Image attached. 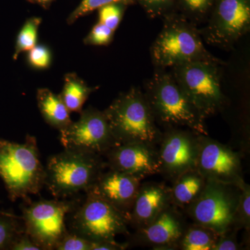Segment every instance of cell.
I'll list each match as a JSON object with an SVG mask.
<instances>
[{
    "label": "cell",
    "instance_id": "cell-24",
    "mask_svg": "<svg viewBox=\"0 0 250 250\" xmlns=\"http://www.w3.org/2000/svg\"><path fill=\"white\" fill-rule=\"evenodd\" d=\"M42 22V18L33 17L25 21L17 36L14 54V60L22 52H28L36 45L38 31Z\"/></svg>",
    "mask_w": 250,
    "mask_h": 250
},
{
    "label": "cell",
    "instance_id": "cell-16",
    "mask_svg": "<svg viewBox=\"0 0 250 250\" xmlns=\"http://www.w3.org/2000/svg\"><path fill=\"white\" fill-rule=\"evenodd\" d=\"M107 169L85 193L92 194L107 202L124 215L128 223L142 180L131 174Z\"/></svg>",
    "mask_w": 250,
    "mask_h": 250
},
{
    "label": "cell",
    "instance_id": "cell-32",
    "mask_svg": "<svg viewBox=\"0 0 250 250\" xmlns=\"http://www.w3.org/2000/svg\"><path fill=\"white\" fill-rule=\"evenodd\" d=\"M236 233V230H231L218 235L212 250H243V245L238 241Z\"/></svg>",
    "mask_w": 250,
    "mask_h": 250
},
{
    "label": "cell",
    "instance_id": "cell-26",
    "mask_svg": "<svg viewBox=\"0 0 250 250\" xmlns=\"http://www.w3.org/2000/svg\"><path fill=\"white\" fill-rule=\"evenodd\" d=\"M150 19L164 18L176 12L177 0H134Z\"/></svg>",
    "mask_w": 250,
    "mask_h": 250
},
{
    "label": "cell",
    "instance_id": "cell-11",
    "mask_svg": "<svg viewBox=\"0 0 250 250\" xmlns=\"http://www.w3.org/2000/svg\"><path fill=\"white\" fill-rule=\"evenodd\" d=\"M202 135L188 128L163 130L157 146L159 174L172 184L184 172L196 169Z\"/></svg>",
    "mask_w": 250,
    "mask_h": 250
},
{
    "label": "cell",
    "instance_id": "cell-25",
    "mask_svg": "<svg viewBox=\"0 0 250 250\" xmlns=\"http://www.w3.org/2000/svg\"><path fill=\"white\" fill-rule=\"evenodd\" d=\"M241 194L235 217L234 229H245L250 232V187L243 181L240 184Z\"/></svg>",
    "mask_w": 250,
    "mask_h": 250
},
{
    "label": "cell",
    "instance_id": "cell-13",
    "mask_svg": "<svg viewBox=\"0 0 250 250\" xmlns=\"http://www.w3.org/2000/svg\"><path fill=\"white\" fill-rule=\"evenodd\" d=\"M188 223L182 210L171 204L147 226L126 236L128 247L157 250H177Z\"/></svg>",
    "mask_w": 250,
    "mask_h": 250
},
{
    "label": "cell",
    "instance_id": "cell-28",
    "mask_svg": "<svg viewBox=\"0 0 250 250\" xmlns=\"http://www.w3.org/2000/svg\"><path fill=\"white\" fill-rule=\"evenodd\" d=\"M123 3L128 6L134 5V0H82L80 4L67 18V24H72L82 16H86L95 10H98L105 5L111 3Z\"/></svg>",
    "mask_w": 250,
    "mask_h": 250
},
{
    "label": "cell",
    "instance_id": "cell-12",
    "mask_svg": "<svg viewBox=\"0 0 250 250\" xmlns=\"http://www.w3.org/2000/svg\"><path fill=\"white\" fill-rule=\"evenodd\" d=\"M78 121L60 131L59 141L64 149H75L104 156L120 145L112 133L104 111L88 106L80 113Z\"/></svg>",
    "mask_w": 250,
    "mask_h": 250
},
{
    "label": "cell",
    "instance_id": "cell-17",
    "mask_svg": "<svg viewBox=\"0 0 250 250\" xmlns=\"http://www.w3.org/2000/svg\"><path fill=\"white\" fill-rule=\"evenodd\" d=\"M170 205V187L163 182L141 183L130 212L128 225L134 230L144 228Z\"/></svg>",
    "mask_w": 250,
    "mask_h": 250
},
{
    "label": "cell",
    "instance_id": "cell-15",
    "mask_svg": "<svg viewBox=\"0 0 250 250\" xmlns=\"http://www.w3.org/2000/svg\"><path fill=\"white\" fill-rule=\"evenodd\" d=\"M103 156L107 168L131 174L141 180L159 173L156 146L146 143L120 144Z\"/></svg>",
    "mask_w": 250,
    "mask_h": 250
},
{
    "label": "cell",
    "instance_id": "cell-34",
    "mask_svg": "<svg viewBox=\"0 0 250 250\" xmlns=\"http://www.w3.org/2000/svg\"><path fill=\"white\" fill-rule=\"evenodd\" d=\"M29 2L33 4H39L43 7L44 9H48L54 0H27Z\"/></svg>",
    "mask_w": 250,
    "mask_h": 250
},
{
    "label": "cell",
    "instance_id": "cell-10",
    "mask_svg": "<svg viewBox=\"0 0 250 250\" xmlns=\"http://www.w3.org/2000/svg\"><path fill=\"white\" fill-rule=\"evenodd\" d=\"M250 30V0H215L205 27L204 42L224 50L233 49Z\"/></svg>",
    "mask_w": 250,
    "mask_h": 250
},
{
    "label": "cell",
    "instance_id": "cell-19",
    "mask_svg": "<svg viewBox=\"0 0 250 250\" xmlns=\"http://www.w3.org/2000/svg\"><path fill=\"white\" fill-rule=\"evenodd\" d=\"M38 106L46 123L58 130L63 131L72 123L70 112L62 102L60 95L48 88H39L36 94Z\"/></svg>",
    "mask_w": 250,
    "mask_h": 250
},
{
    "label": "cell",
    "instance_id": "cell-6",
    "mask_svg": "<svg viewBox=\"0 0 250 250\" xmlns=\"http://www.w3.org/2000/svg\"><path fill=\"white\" fill-rule=\"evenodd\" d=\"M222 65L217 62H188L170 72L197 111L205 119L223 111L228 100L222 89Z\"/></svg>",
    "mask_w": 250,
    "mask_h": 250
},
{
    "label": "cell",
    "instance_id": "cell-31",
    "mask_svg": "<svg viewBox=\"0 0 250 250\" xmlns=\"http://www.w3.org/2000/svg\"><path fill=\"white\" fill-rule=\"evenodd\" d=\"M94 243L95 242L77 236L68 230L56 247L55 250H93Z\"/></svg>",
    "mask_w": 250,
    "mask_h": 250
},
{
    "label": "cell",
    "instance_id": "cell-30",
    "mask_svg": "<svg viewBox=\"0 0 250 250\" xmlns=\"http://www.w3.org/2000/svg\"><path fill=\"white\" fill-rule=\"evenodd\" d=\"M27 59L28 63L32 68L45 70L50 66L52 54L47 46L36 45L28 51Z\"/></svg>",
    "mask_w": 250,
    "mask_h": 250
},
{
    "label": "cell",
    "instance_id": "cell-22",
    "mask_svg": "<svg viewBox=\"0 0 250 250\" xmlns=\"http://www.w3.org/2000/svg\"><path fill=\"white\" fill-rule=\"evenodd\" d=\"M215 0H177L176 12L198 27L205 24Z\"/></svg>",
    "mask_w": 250,
    "mask_h": 250
},
{
    "label": "cell",
    "instance_id": "cell-9",
    "mask_svg": "<svg viewBox=\"0 0 250 250\" xmlns=\"http://www.w3.org/2000/svg\"><path fill=\"white\" fill-rule=\"evenodd\" d=\"M240 184L207 180L200 196L184 213L192 223L210 229L217 234L235 230V217L241 194Z\"/></svg>",
    "mask_w": 250,
    "mask_h": 250
},
{
    "label": "cell",
    "instance_id": "cell-29",
    "mask_svg": "<svg viewBox=\"0 0 250 250\" xmlns=\"http://www.w3.org/2000/svg\"><path fill=\"white\" fill-rule=\"evenodd\" d=\"M114 34V31L103 23L98 22L92 28L83 42L86 45L107 46L113 41Z\"/></svg>",
    "mask_w": 250,
    "mask_h": 250
},
{
    "label": "cell",
    "instance_id": "cell-8",
    "mask_svg": "<svg viewBox=\"0 0 250 250\" xmlns=\"http://www.w3.org/2000/svg\"><path fill=\"white\" fill-rule=\"evenodd\" d=\"M66 221L70 232L93 242L114 241L118 235L126 237L130 233L124 215L90 193H85Z\"/></svg>",
    "mask_w": 250,
    "mask_h": 250
},
{
    "label": "cell",
    "instance_id": "cell-20",
    "mask_svg": "<svg viewBox=\"0 0 250 250\" xmlns=\"http://www.w3.org/2000/svg\"><path fill=\"white\" fill-rule=\"evenodd\" d=\"M99 87H90L76 73H67L64 76V85L59 94L62 102L70 112L80 113L90 94Z\"/></svg>",
    "mask_w": 250,
    "mask_h": 250
},
{
    "label": "cell",
    "instance_id": "cell-14",
    "mask_svg": "<svg viewBox=\"0 0 250 250\" xmlns=\"http://www.w3.org/2000/svg\"><path fill=\"white\" fill-rule=\"evenodd\" d=\"M241 158L226 145L202 135L196 169L207 180L239 185L244 181Z\"/></svg>",
    "mask_w": 250,
    "mask_h": 250
},
{
    "label": "cell",
    "instance_id": "cell-4",
    "mask_svg": "<svg viewBox=\"0 0 250 250\" xmlns=\"http://www.w3.org/2000/svg\"><path fill=\"white\" fill-rule=\"evenodd\" d=\"M103 111L119 144L146 143L157 147L160 143L163 131L139 87L120 94Z\"/></svg>",
    "mask_w": 250,
    "mask_h": 250
},
{
    "label": "cell",
    "instance_id": "cell-2",
    "mask_svg": "<svg viewBox=\"0 0 250 250\" xmlns=\"http://www.w3.org/2000/svg\"><path fill=\"white\" fill-rule=\"evenodd\" d=\"M143 92L159 127L188 128L208 135L206 120L184 93L170 71L154 68L145 81Z\"/></svg>",
    "mask_w": 250,
    "mask_h": 250
},
{
    "label": "cell",
    "instance_id": "cell-7",
    "mask_svg": "<svg viewBox=\"0 0 250 250\" xmlns=\"http://www.w3.org/2000/svg\"><path fill=\"white\" fill-rule=\"evenodd\" d=\"M83 197L76 196L31 201L23 200L21 205L24 231L41 250H55L66 234V218L78 206Z\"/></svg>",
    "mask_w": 250,
    "mask_h": 250
},
{
    "label": "cell",
    "instance_id": "cell-21",
    "mask_svg": "<svg viewBox=\"0 0 250 250\" xmlns=\"http://www.w3.org/2000/svg\"><path fill=\"white\" fill-rule=\"evenodd\" d=\"M218 234L198 224L189 223L182 239L179 250H212Z\"/></svg>",
    "mask_w": 250,
    "mask_h": 250
},
{
    "label": "cell",
    "instance_id": "cell-18",
    "mask_svg": "<svg viewBox=\"0 0 250 250\" xmlns=\"http://www.w3.org/2000/svg\"><path fill=\"white\" fill-rule=\"evenodd\" d=\"M207 182L197 169L184 172L170 187L171 204L184 212L200 196Z\"/></svg>",
    "mask_w": 250,
    "mask_h": 250
},
{
    "label": "cell",
    "instance_id": "cell-5",
    "mask_svg": "<svg viewBox=\"0 0 250 250\" xmlns=\"http://www.w3.org/2000/svg\"><path fill=\"white\" fill-rule=\"evenodd\" d=\"M106 168L103 156L64 149L47 159L45 186L56 199L76 196L88 191Z\"/></svg>",
    "mask_w": 250,
    "mask_h": 250
},
{
    "label": "cell",
    "instance_id": "cell-3",
    "mask_svg": "<svg viewBox=\"0 0 250 250\" xmlns=\"http://www.w3.org/2000/svg\"><path fill=\"white\" fill-rule=\"evenodd\" d=\"M0 177L11 201L41 192L45 172L36 137L27 135L22 143L0 139Z\"/></svg>",
    "mask_w": 250,
    "mask_h": 250
},
{
    "label": "cell",
    "instance_id": "cell-27",
    "mask_svg": "<svg viewBox=\"0 0 250 250\" xmlns=\"http://www.w3.org/2000/svg\"><path fill=\"white\" fill-rule=\"evenodd\" d=\"M127 7V5L118 2L105 5L98 9V22L103 23L112 30L116 31L121 24Z\"/></svg>",
    "mask_w": 250,
    "mask_h": 250
},
{
    "label": "cell",
    "instance_id": "cell-1",
    "mask_svg": "<svg viewBox=\"0 0 250 250\" xmlns=\"http://www.w3.org/2000/svg\"><path fill=\"white\" fill-rule=\"evenodd\" d=\"M163 27L149 49L154 68H172L188 62H226L210 54L204 45L200 29L177 12L165 16Z\"/></svg>",
    "mask_w": 250,
    "mask_h": 250
},
{
    "label": "cell",
    "instance_id": "cell-23",
    "mask_svg": "<svg viewBox=\"0 0 250 250\" xmlns=\"http://www.w3.org/2000/svg\"><path fill=\"white\" fill-rule=\"evenodd\" d=\"M24 228L22 218L0 210V250H10Z\"/></svg>",
    "mask_w": 250,
    "mask_h": 250
},
{
    "label": "cell",
    "instance_id": "cell-33",
    "mask_svg": "<svg viewBox=\"0 0 250 250\" xmlns=\"http://www.w3.org/2000/svg\"><path fill=\"white\" fill-rule=\"evenodd\" d=\"M10 250H41V249L36 246L24 231L16 238Z\"/></svg>",
    "mask_w": 250,
    "mask_h": 250
}]
</instances>
